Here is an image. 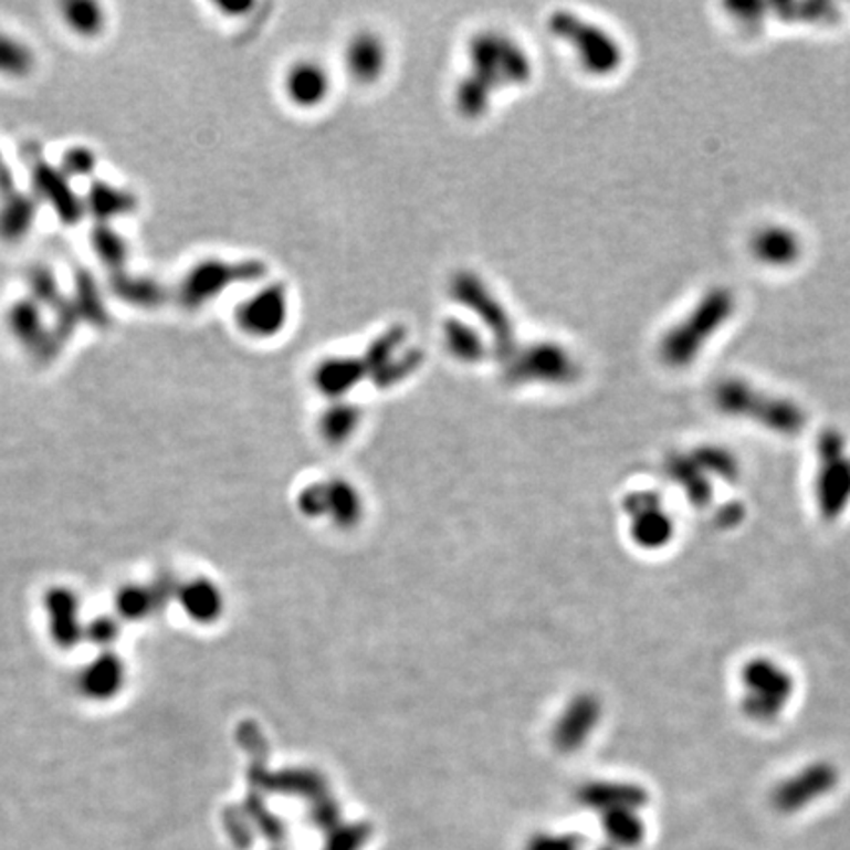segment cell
I'll return each instance as SVG.
<instances>
[{"label":"cell","mask_w":850,"mask_h":850,"mask_svg":"<svg viewBox=\"0 0 850 850\" xmlns=\"http://www.w3.org/2000/svg\"><path fill=\"white\" fill-rule=\"evenodd\" d=\"M534 77V65L524 45L501 30H483L466 44V72L455 87L459 115L484 117L501 91L518 90Z\"/></svg>","instance_id":"1"},{"label":"cell","mask_w":850,"mask_h":850,"mask_svg":"<svg viewBox=\"0 0 850 850\" xmlns=\"http://www.w3.org/2000/svg\"><path fill=\"white\" fill-rule=\"evenodd\" d=\"M403 343L406 329L392 327L368 345L363 355L325 358L315 368V386L325 395L337 398L350 392L363 380H375L380 386L396 385L412 375L421 363L420 353L403 350Z\"/></svg>","instance_id":"2"},{"label":"cell","mask_w":850,"mask_h":850,"mask_svg":"<svg viewBox=\"0 0 850 850\" xmlns=\"http://www.w3.org/2000/svg\"><path fill=\"white\" fill-rule=\"evenodd\" d=\"M716 410L731 418L756 421L778 436H799L807 428V412L799 403L760 390L743 378L721 380L713 390Z\"/></svg>","instance_id":"3"},{"label":"cell","mask_w":850,"mask_h":850,"mask_svg":"<svg viewBox=\"0 0 850 850\" xmlns=\"http://www.w3.org/2000/svg\"><path fill=\"white\" fill-rule=\"evenodd\" d=\"M736 309V297L725 286L711 287L683 322L673 325L660 340V357L668 367H690Z\"/></svg>","instance_id":"4"},{"label":"cell","mask_w":850,"mask_h":850,"mask_svg":"<svg viewBox=\"0 0 850 850\" xmlns=\"http://www.w3.org/2000/svg\"><path fill=\"white\" fill-rule=\"evenodd\" d=\"M741 713L754 725H774L791 705L796 678L770 655H754L738 672Z\"/></svg>","instance_id":"5"},{"label":"cell","mask_w":850,"mask_h":850,"mask_svg":"<svg viewBox=\"0 0 850 850\" xmlns=\"http://www.w3.org/2000/svg\"><path fill=\"white\" fill-rule=\"evenodd\" d=\"M817 469L814 475L815 511L823 522H839L850 508L849 439L837 428H827L815 441Z\"/></svg>","instance_id":"6"},{"label":"cell","mask_w":850,"mask_h":850,"mask_svg":"<svg viewBox=\"0 0 850 850\" xmlns=\"http://www.w3.org/2000/svg\"><path fill=\"white\" fill-rule=\"evenodd\" d=\"M549 34L571 48L585 72L595 77H609L620 70L625 52L609 30L597 27L571 10H555L547 19Z\"/></svg>","instance_id":"7"},{"label":"cell","mask_w":850,"mask_h":850,"mask_svg":"<svg viewBox=\"0 0 850 850\" xmlns=\"http://www.w3.org/2000/svg\"><path fill=\"white\" fill-rule=\"evenodd\" d=\"M504 376L512 385H569L579 376L571 350L554 340L518 345L504 360Z\"/></svg>","instance_id":"8"},{"label":"cell","mask_w":850,"mask_h":850,"mask_svg":"<svg viewBox=\"0 0 850 850\" xmlns=\"http://www.w3.org/2000/svg\"><path fill=\"white\" fill-rule=\"evenodd\" d=\"M451 296L455 302L463 305L469 312L479 317L489 329L486 335H491V343L496 355L506 360L518 347L514 325H512L511 315L504 309L501 300L494 296L491 287H486L483 280L471 274V272H459L451 280Z\"/></svg>","instance_id":"9"},{"label":"cell","mask_w":850,"mask_h":850,"mask_svg":"<svg viewBox=\"0 0 850 850\" xmlns=\"http://www.w3.org/2000/svg\"><path fill=\"white\" fill-rule=\"evenodd\" d=\"M290 312L292 302L286 284L270 282L234 307V323L249 339L269 340L286 329Z\"/></svg>","instance_id":"10"},{"label":"cell","mask_w":850,"mask_h":850,"mask_svg":"<svg viewBox=\"0 0 850 850\" xmlns=\"http://www.w3.org/2000/svg\"><path fill=\"white\" fill-rule=\"evenodd\" d=\"M839 779L841 772L832 762H809L796 774L779 781L772 791V806L779 814H797L835 791Z\"/></svg>","instance_id":"11"},{"label":"cell","mask_w":850,"mask_h":850,"mask_svg":"<svg viewBox=\"0 0 850 850\" xmlns=\"http://www.w3.org/2000/svg\"><path fill=\"white\" fill-rule=\"evenodd\" d=\"M625 511L630 518V537L636 546L658 552L672 544L678 526L660 494L653 491L628 494Z\"/></svg>","instance_id":"12"},{"label":"cell","mask_w":850,"mask_h":850,"mask_svg":"<svg viewBox=\"0 0 850 850\" xmlns=\"http://www.w3.org/2000/svg\"><path fill=\"white\" fill-rule=\"evenodd\" d=\"M264 264L256 260L246 262H223V260H207L189 272L183 282L186 300L191 305H203L213 302L217 296H223L229 287L239 282H254L264 276Z\"/></svg>","instance_id":"13"},{"label":"cell","mask_w":850,"mask_h":850,"mask_svg":"<svg viewBox=\"0 0 850 850\" xmlns=\"http://www.w3.org/2000/svg\"><path fill=\"white\" fill-rule=\"evenodd\" d=\"M128 668L125 660L113 650H101L90 663L81 668L77 690L93 703H108L117 699L126 688Z\"/></svg>","instance_id":"14"},{"label":"cell","mask_w":850,"mask_h":850,"mask_svg":"<svg viewBox=\"0 0 850 850\" xmlns=\"http://www.w3.org/2000/svg\"><path fill=\"white\" fill-rule=\"evenodd\" d=\"M45 627L54 644L72 650L85 640V625L81 622V602L67 587H54L44 597Z\"/></svg>","instance_id":"15"},{"label":"cell","mask_w":850,"mask_h":850,"mask_svg":"<svg viewBox=\"0 0 850 850\" xmlns=\"http://www.w3.org/2000/svg\"><path fill=\"white\" fill-rule=\"evenodd\" d=\"M333 81L322 63L300 60L292 63L284 75L286 99L297 108L312 111L322 107L332 95Z\"/></svg>","instance_id":"16"},{"label":"cell","mask_w":850,"mask_h":850,"mask_svg":"<svg viewBox=\"0 0 850 850\" xmlns=\"http://www.w3.org/2000/svg\"><path fill=\"white\" fill-rule=\"evenodd\" d=\"M343 62L350 80L355 83L375 85L382 80V75L388 70V48L382 38L370 30H365L350 38L349 44L345 48Z\"/></svg>","instance_id":"17"},{"label":"cell","mask_w":850,"mask_h":850,"mask_svg":"<svg viewBox=\"0 0 850 850\" xmlns=\"http://www.w3.org/2000/svg\"><path fill=\"white\" fill-rule=\"evenodd\" d=\"M752 256L768 266H791L804 254L801 237L784 224L762 227L751 239Z\"/></svg>","instance_id":"18"},{"label":"cell","mask_w":850,"mask_h":850,"mask_svg":"<svg viewBox=\"0 0 850 850\" xmlns=\"http://www.w3.org/2000/svg\"><path fill=\"white\" fill-rule=\"evenodd\" d=\"M665 475L680 489L693 508L703 511L713 504L715 481L695 463L691 453H672L668 457Z\"/></svg>","instance_id":"19"},{"label":"cell","mask_w":850,"mask_h":850,"mask_svg":"<svg viewBox=\"0 0 850 850\" xmlns=\"http://www.w3.org/2000/svg\"><path fill=\"white\" fill-rule=\"evenodd\" d=\"M176 600L181 612L196 625H213L223 615V592L206 577L181 583Z\"/></svg>","instance_id":"20"},{"label":"cell","mask_w":850,"mask_h":850,"mask_svg":"<svg viewBox=\"0 0 850 850\" xmlns=\"http://www.w3.org/2000/svg\"><path fill=\"white\" fill-rule=\"evenodd\" d=\"M60 19L80 40H97L108 27L107 9L97 0H67L60 9Z\"/></svg>","instance_id":"21"},{"label":"cell","mask_w":850,"mask_h":850,"mask_svg":"<svg viewBox=\"0 0 850 850\" xmlns=\"http://www.w3.org/2000/svg\"><path fill=\"white\" fill-rule=\"evenodd\" d=\"M443 345L449 355L463 365L481 363L491 349L483 333L459 317L443 323Z\"/></svg>","instance_id":"22"},{"label":"cell","mask_w":850,"mask_h":850,"mask_svg":"<svg viewBox=\"0 0 850 850\" xmlns=\"http://www.w3.org/2000/svg\"><path fill=\"white\" fill-rule=\"evenodd\" d=\"M36 67V48L17 32L0 28V80H27Z\"/></svg>","instance_id":"23"},{"label":"cell","mask_w":850,"mask_h":850,"mask_svg":"<svg viewBox=\"0 0 850 850\" xmlns=\"http://www.w3.org/2000/svg\"><path fill=\"white\" fill-rule=\"evenodd\" d=\"M766 10L774 12L784 22H804V24H837L841 22L842 9L835 2L827 0H784V2H770Z\"/></svg>","instance_id":"24"},{"label":"cell","mask_w":850,"mask_h":850,"mask_svg":"<svg viewBox=\"0 0 850 850\" xmlns=\"http://www.w3.org/2000/svg\"><path fill=\"white\" fill-rule=\"evenodd\" d=\"M690 453L695 459V463L715 483L721 481V483L734 484L741 481L743 466H741L738 457L734 455L731 449L721 448V445H699Z\"/></svg>","instance_id":"25"},{"label":"cell","mask_w":850,"mask_h":850,"mask_svg":"<svg viewBox=\"0 0 850 850\" xmlns=\"http://www.w3.org/2000/svg\"><path fill=\"white\" fill-rule=\"evenodd\" d=\"M600 705L597 699L583 697L569 709L562 725V741L565 744H581L599 723Z\"/></svg>","instance_id":"26"},{"label":"cell","mask_w":850,"mask_h":850,"mask_svg":"<svg viewBox=\"0 0 850 850\" xmlns=\"http://www.w3.org/2000/svg\"><path fill=\"white\" fill-rule=\"evenodd\" d=\"M156 609V592L144 585H125L115 597L117 617L126 622H140L153 615Z\"/></svg>","instance_id":"27"},{"label":"cell","mask_w":850,"mask_h":850,"mask_svg":"<svg viewBox=\"0 0 850 850\" xmlns=\"http://www.w3.org/2000/svg\"><path fill=\"white\" fill-rule=\"evenodd\" d=\"M34 219H36L34 201L17 193V206L10 201L0 206V234L10 239H20L34 224Z\"/></svg>","instance_id":"28"},{"label":"cell","mask_w":850,"mask_h":850,"mask_svg":"<svg viewBox=\"0 0 850 850\" xmlns=\"http://www.w3.org/2000/svg\"><path fill=\"white\" fill-rule=\"evenodd\" d=\"M91 203L95 209V216L113 219V217L128 213L135 207V198L125 189L115 186H99L91 193Z\"/></svg>","instance_id":"29"},{"label":"cell","mask_w":850,"mask_h":850,"mask_svg":"<svg viewBox=\"0 0 850 850\" xmlns=\"http://www.w3.org/2000/svg\"><path fill=\"white\" fill-rule=\"evenodd\" d=\"M358 413L355 406H335L329 412L325 413L322 426L325 431V438L332 439V441H339V439L349 438L350 433L357 428Z\"/></svg>","instance_id":"30"},{"label":"cell","mask_w":850,"mask_h":850,"mask_svg":"<svg viewBox=\"0 0 850 850\" xmlns=\"http://www.w3.org/2000/svg\"><path fill=\"white\" fill-rule=\"evenodd\" d=\"M609 829L612 837L625 844H634L644 835V825L638 821L632 809H612L609 815Z\"/></svg>","instance_id":"31"},{"label":"cell","mask_w":850,"mask_h":850,"mask_svg":"<svg viewBox=\"0 0 850 850\" xmlns=\"http://www.w3.org/2000/svg\"><path fill=\"white\" fill-rule=\"evenodd\" d=\"M97 170V154L91 153L85 146H77L63 156L62 176L73 178V176H90Z\"/></svg>","instance_id":"32"},{"label":"cell","mask_w":850,"mask_h":850,"mask_svg":"<svg viewBox=\"0 0 850 850\" xmlns=\"http://www.w3.org/2000/svg\"><path fill=\"white\" fill-rule=\"evenodd\" d=\"M118 638V622L115 618L101 617L85 625V640H90L103 650H111Z\"/></svg>","instance_id":"33"},{"label":"cell","mask_w":850,"mask_h":850,"mask_svg":"<svg viewBox=\"0 0 850 850\" xmlns=\"http://www.w3.org/2000/svg\"><path fill=\"white\" fill-rule=\"evenodd\" d=\"M744 520L743 502H731L716 512L715 522L721 528L731 529L741 526Z\"/></svg>","instance_id":"34"},{"label":"cell","mask_w":850,"mask_h":850,"mask_svg":"<svg viewBox=\"0 0 850 850\" xmlns=\"http://www.w3.org/2000/svg\"><path fill=\"white\" fill-rule=\"evenodd\" d=\"M4 154H2V150H0V178H2V171H4Z\"/></svg>","instance_id":"35"}]
</instances>
